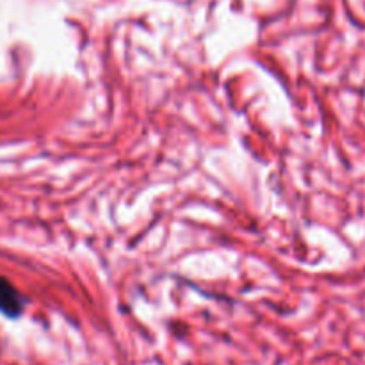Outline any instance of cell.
<instances>
[{
    "mask_svg": "<svg viewBox=\"0 0 365 365\" xmlns=\"http://www.w3.org/2000/svg\"><path fill=\"white\" fill-rule=\"evenodd\" d=\"M25 307V299L9 282L0 280V312L9 317H18Z\"/></svg>",
    "mask_w": 365,
    "mask_h": 365,
    "instance_id": "cell-1",
    "label": "cell"
}]
</instances>
